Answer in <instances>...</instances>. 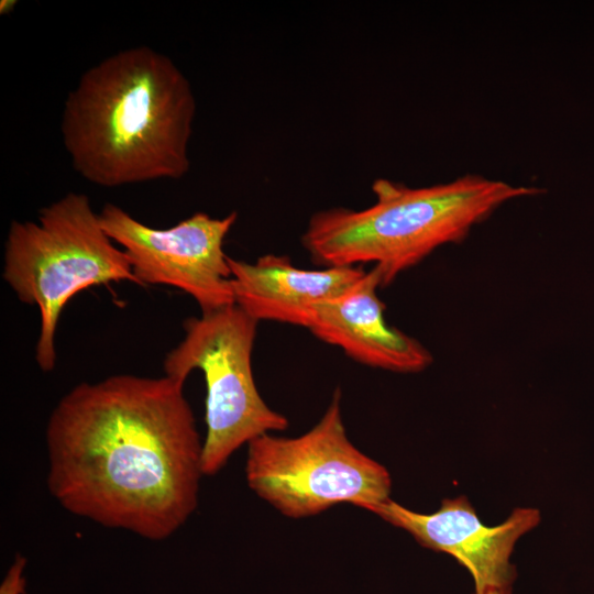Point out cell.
<instances>
[{
    "label": "cell",
    "instance_id": "cell-7",
    "mask_svg": "<svg viewBox=\"0 0 594 594\" xmlns=\"http://www.w3.org/2000/svg\"><path fill=\"white\" fill-rule=\"evenodd\" d=\"M109 238L122 246L139 285H168L191 296L201 314L235 304L223 251L238 215L197 212L168 229L148 227L113 204L99 213Z\"/></svg>",
    "mask_w": 594,
    "mask_h": 594
},
{
    "label": "cell",
    "instance_id": "cell-11",
    "mask_svg": "<svg viewBox=\"0 0 594 594\" xmlns=\"http://www.w3.org/2000/svg\"><path fill=\"white\" fill-rule=\"evenodd\" d=\"M25 564L26 559L16 554L0 585V594H24L26 581L23 571Z\"/></svg>",
    "mask_w": 594,
    "mask_h": 594
},
{
    "label": "cell",
    "instance_id": "cell-9",
    "mask_svg": "<svg viewBox=\"0 0 594 594\" xmlns=\"http://www.w3.org/2000/svg\"><path fill=\"white\" fill-rule=\"evenodd\" d=\"M378 287L382 276L374 266L350 290L319 304L307 329L361 364L397 373L425 370L432 355L418 340L388 324Z\"/></svg>",
    "mask_w": 594,
    "mask_h": 594
},
{
    "label": "cell",
    "instance_id": "cell-3",
    "mask_svg": "<svg viewBox=\"0 0 594 594\" xmlns=\"http://www.w3.org/2000/svg\"><path fill=\"white\" fill-rule=\"evenodd\" d=\"M372 190L376 201L370 207L315 213L301 242L318 265L374 263L383 286L436 249L465 239L505 202L539 191L472 174L419 188L381 178Z\"/></svg>",
    "mask_w": 594,
    "mask_h": 594
},
{
    "label": "cell",
    "instance_id": "cell-13",
    "mask_svg": "<svg viewBox=\"0 0 594 594\" xmlns=\"http://www.w3.org/2000/svg\"><path fill=\"white\" fill-rule=\"evenodd\" d=\"M473 594H476V593H473ZM482 594H512V587L493 588Z\"/></svg>",
    "mask_w": 594,
    "mask_h": 594
},
{
    "label": "cell",
    "instance_id": "cell-10",
    "mask_svg": "<svg viewBox=\"0 0 594 594\" xmlns=\"http://www.w3.org/2000/svg\"><path fill=\"white\" fill-rule=\"evenodd\" d=\"M235 305L255 319L307 328L314 309L350 290L366 272L340 266L304 270L287 256L267 254L254 263L228 258Z\"/></svg>",
    "mask_w": 594,
    "mask_h": 594
},
{
    "label": "cell",
    "instance_id": "cell-12",
    "mask_svg": "<svg viewBox=\"0 0 594 594\" xmlns=\"http://www.w3.org/2000/svg\"><path fill=\"white\" fill-rule=\"evenodd\" d=\"M16 1L14 0H2L0 4V13L7 14L10 13L13 10V7L15 6Z\"/></svg>",
    "mask_w": 594,
    "mask_h": 594
},
{
    "label": "cell",
    "instance_id": "cell-2",
    "mask_svg": "<svg viewBox=\"0 0 594 594\" xmlns=\"http://www.w3.org/2000/svg\"><path fill=\"white\" fill-rule=\"evenodd\" d=\"M191 85L165 54L134 46L88 68L62 113L75 170L102 187L179 179L190 168Z\"/></svg>",
    "mask_w": 594,
    "mask_h": 594
},
{
    "label": "cell",
    "instance_id": "cell-8",
    "mask_svg": "<svg viewBox=\"0 0 594 594\" xmlns=\"http://www.w3.org/2000/svg\"><path fill=\"white\" fill-rule=\"evenodd\" d=\"M408 532L420 546L453 557L471 574L474 593L512 587L517 575L510 557L516 542L540 521L535 508H516L499 525L486 526L464 496L446 498L430 514L388 498L370 510Z\"/></svg>",
    "mask_w": 594,
    "mask_h": 594
},
{
    "label": "cell",
    "instance_id": "cell-1",
    "mask_svg": "<svg viewBox=\"0 0 594 594\" xmlns=\"http://www.w3.org/2000/svg\"><path fill=\"white\" fill-rule=\"evenodd\" d=\"M184 384L166 375L80 383L46 427L47 486L69 513L148 540L198 504L204 440Z\"/></svg>",
    "mask_w": 594,
    "mask_h": 594
},
{
    "label": "cell",
    "instance_id": "cell-4",
    "mask_svg": "<svg viewBox=\"0 0 594 594\" xmlns=\"http://www.w3.org/2000/svg\"><path fill=\"white\" fill-rule=\"evenodd\" d=\"M3 279L18 298L40 310L35 359L48 372L65 305L91 286L139 285L128 255L109 238L85 194L68 193L40 210L36 221H13L4 244Z\"/></svg>",
    "mask_w": 594,
    "mask_h": 594
},
{
    "label": "cell",
    "instance_id": "cell-5",
    "mask_svg": "<svg viewBox=\"0 0 594 594\" xmlns=\"http://www.w3.org/2000/svg\"><path fill=\"white\" fill-rule=\"evenodd\" d=\"M337 388L319 421L298 437L262 435L246 447L245 479L264 502L288 518L316 516L346 503L371 510L387 501V469L349 439Z\"/></svg>",
    "mask_w": 594,
    "mask_h": 594
},
{
    "label": "cell",
    "instance_id": "cell-6",
    "mask_svg": "<svg viewBox=\"0 0 594 594\" xmlns=\"http://www.w3.org/2000/svg\"><path fill=\"white\" fill-rule=\"evenodd\" d=\"M257 322L235 304L191 317L184 322V339L164 359V375L178 382L185 383L194 370L204 374V475L217 474L243 444L288 427V419L267 406L254 381Z\"/></svg>",
    "mask_w": 594,
    "mask_h": 594
}]
</instances>
